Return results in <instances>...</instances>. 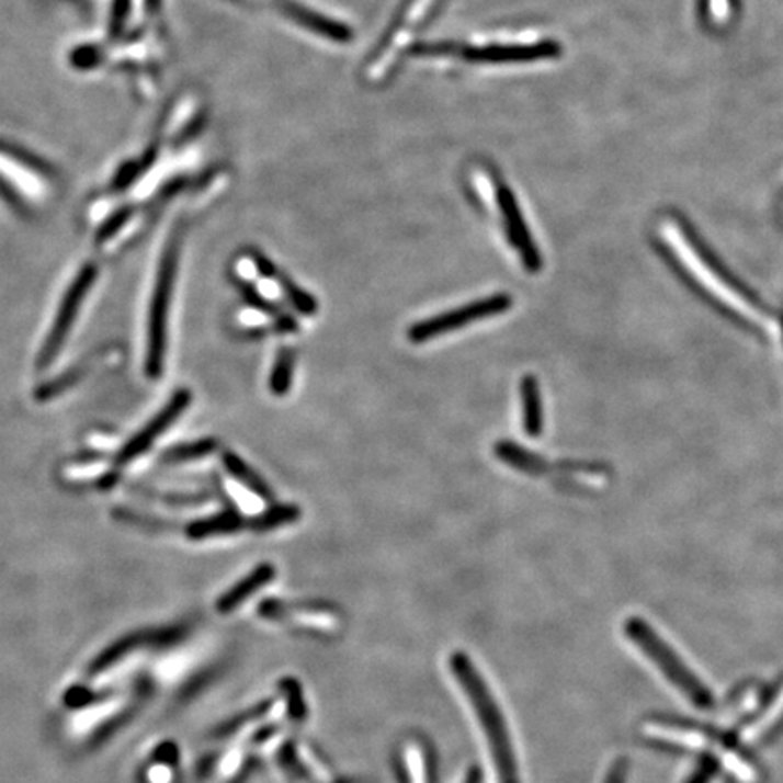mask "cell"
<instances>
[{
	"label": "cell",
	"mask_w": 783,
	"mask_h": 783,
	"mask_svg": "<svg viewBox=\"0 0 783 783\" xmlns=\"http://www.w3.org/2000/svg\"><path fill=\"white\" fill-rule=\"evenodd\" d=\"M658 236L669 254L677 261V265L688 274L691 282L695 283L696 287L711 302H715L726 313L740 319L741 324L757 329L763 336H769V338L782 336L780 334L782 327H780L779 319L758 304L757 299H752L749 294L744 293V288L738 287L731 277L724 274L715 261L710 260V257L693 240L690 230L685 229V225L680 219L673 218V216L660 219Z\"/></svg>",
	"instance_id": "1"
},
{
	"label": "cell",
	"mask_w": 783,
	"mask_h": 783,
	"mask_svg": "<svg viewBox=\"0 0 783 783\" xmlns=\"http://www.w3.org/2000/svg\"><path fill=\"white\" fill-rule=\"evenodd\" d=\"M450 668H452L455 680L459 682L461 688L468 696L477 720L480 722L486 741L490 747L491 760L496 763L499 783H521L518 760H515V751H513L507 722L502 718L501 710H499L496 699L491 696L485 679L480 677L468 655L463 651L452 655Z\"/></svg>",
	"instance_id": "2"
},
{
	"label": "cell",
	"mask_w": 783,
	"mask_h": 783,
	"mask_svg": "<svg viewBox=\"0 0 783 783\" xmlns=\"http://www.w3.org/2000/svg\"><path fill=\"white\" fill-rule=\"evenodd\" d=\"M413 55L424 58L465 60L474 64L532 63L543 58L557 57L559 44L548 38H512V41H490L477 46H455V44H429L416 46Z\"/></svg>",
	"instance_id": "3"
},
{
	"label": "cell",
	"mask_w": 783,
	"mask_h": 783,
	"mask_svg": "<svg viewBox=\"0 0 783 783\" xmlns=\"http://www.w3.org/2000/svg\"><path fill=\"white\" fill-rule=\"evenodd\" d=\"M470 183L474 193L485 202L488 207L496 204L502 225L507 229V236L512 241V246L518 249L527 271L537 272L543 266V258L537 247L533 243L532 235L527 229L526 222L522 218L518 200L513 196L510 188H507L501 180L491 173L485 166H474L470 169Z\"/></svg>",
	"instance_id": "4"
},
{
	"label": "cell",
	"mask_w": 783,
	"mask_h": 783,
	"mask_svg": "<svg viewBox=\"0 0 783 783\" xmlns=\"http://www.w3.org/2000/svg\"><path fill=\"white\" fill-rule=\"evenodd\" d=\"M178 258H180V235H173L163 251L162 261H160L157 285H155L151 308H149L146 372L151 379H158L163 372L166 349H168L169 305H171L174 282H177Z\"/></svg>",
	"instance_id": "5"
},
{
	"label": "cell",
	"mask_w": 783,
	"mask_h": 783,
	"mask_svg": "<svg viewBox=\"0 0 783 783\" xmlns=\"http://www.w3.org/2000/svg\"><path fill=\"white\" fill-rule=\"evenodd\" d=\"M626 633L629 640L643 649L651 662L657 663V668L674 688H679L695 704H710L711 696L704 685L700 684V680L685 668V663L674 655L673 649L669 648L643 619H629L626 622Z\"/></svg>",
	"instance_id": "6"
},
{
	"label": "cell",
	"mask_w": 783,
	"mask_h": 783,
	"mask_svg": "<svg viewBox=\"0 0 783 783\" xmlns=\"http://www.w3.org/2000/svg\"><path fill=\"white\" fill-rule=\"evenodd\" d=\"M439 2L441 0H408L399 13V19L390 27L387 38L383 41L376 55L372 57L371 64L366 66L365 79L368 82L376 84V82L387 79L392 69L396 68V64L399 63L402 52L410 44L413 33L418 32L413 27L421 26L429 21L432 16L430 13L438 8Z\"/></svg>",
	"instance_id": "7"
},
{
	"label": "cell",
	"mask_w": 783,
	"mask_h": 783,
	"mask_svg": "<svg viewBox=\"0 0 783 783\" xmlns=\"http://www.w3.org/2000/svg\"><path fill=\"white\" fill-rule=\"evenodd\" d=\"M97 274H99L97 265L88 263V265L82 266V271L75 277V282L71 283V287L68 288V293L64 296L63 305L58 308L57 318L53 321L49 336H47L46 343H44L41 355H38V368H47L55 361V358L60 354L64 343L68 340L69 330L73 327L77 316H79L82 302H84L89 291L93 287Z\"/></svg>",
	"instance_id": "8"
},
{
	"label": "cell",
	"mask_w": 783,
	"mask_h": 783,
	"mask_svg": "<svg viewBox=\"0 0 783 783\" xmlns=\"http://www.w3.org/2000/svg\"><path fill=\"white\" fill-rule=\"evenodd\" d=\"M510 307H512V296L496 294V296H488L485 299H477V302L466 305V307L455 308L450 313L427 319L423 324L413 325L408 336H410V340L413 343H424V341L434 340L439 336L461 329L466 325L476 324L480 319L507 313Z\"/></svg>",
	"instance_id": "9"
},
{
	"label": "cell",
	"mask_w": 783,
	"mask_h": 783,
	"mask_svg": "<svg viewBox=\"0 0 783 783\" xmlns=\"http://www.w3.org/2000/svg\"><path fill=\"white\" fill-rule=\"evenodd\" d=\"M191 399H193L191 392L178 390L177 394L169 399L168 405L162 408V412H158L157 416L149 421V424H146V427L121 450V454H118V465H127L130 461H135L136 457H140L141 454H146L147 450L151 449L152 443H155L171 424L177 423V419L188 410L189 405H191Z\"/></svg>",
	"instance_id": "10"
},
{
	"label": "cell",
	"mask_w": 783,
	"mask_h": 783,
	"mask_svg": "<svg viewBox=\"0 0 783 783\" xmlns=\"http://www.w3.org/2000/svg\"><path fill=\"white\" fill-rule=\"evenodd\" d=\"M265 621L276 622L280 626L302 627V629H316L329 632L336 624L332 611L321 610L307 604H291L285 601H265L258 610Z\"/></svg>",
	"instance_id": "11"
},
{
	"label": "cell",
	"mask_w": 783,
	"mask_h": 783,
	"mask_svg": "<svg viewBox=\"0 0 783 783\" xmlns=\"http://www.w3.org/2000/svg\"><path fill=\"white\" fill-rule=\"evenodd\" d=\"M272 4L276 5L283 15L293 19L296 24L307 27L308 32L316 33L319 37L329 38V41H336V43H347L352 38V32L345 24L327 19L321 13L308 10V8L294 2V0H272Z\"/></svg>",
	"instance_id": "12"
},
{
	"label": "cell",
	"mask_w": 783,
	"mask_h": 783,
	"mask_svg": "<svg viewBox=\"0 0 783 783\" xmlns=\"http://www.w3.org/2000/svg\"><path fill=\"white\" fill-rule=\"evenodd\" d=\"M276 575V569L271 565H260L257 569H252L251 574L243 577L238 585L232 586L230 590L225 591L224 595L219 597L216 602V611L229 615L232 611L251 599L252 593H257L261 588H265Z\"/></svg>",
	"instance_id": "13"
},
{
	"label": "cell",
	"mask_w": 783,
	"mask_h": 783,
	"mask_svg": "<svg viewBox=\"0 0 783 783\" xmlns=\"http://www.w3.org/2000/svg\"><path fill=\"white\" fill-rule=\"evenodd\" d=\"M249 526V521L241 518L236 510H224L215 513L211 518L198 519L188 526V537L193 541L215 537V535H229V533L240 532L241 527Z\"/></svg>",
	"instance_id": "14"
},
{
	"label": "cell",
	"mask_w": 783,
	"mask_h": 783,
	"mask_svg": "<svg viewBox=\"0 0 783 783\" xmlns=\"http://www.w3.org/2000/svg\"><path fill=\"white\" fill-rule=\"evenodd\" d=\"M522 410H524V430L530 438H538L543 432V399L538 382L526 376L521 382Z\"/></svg>",
	"instance_id": "15"
},
{
	"label": "cell",
	"mask_w": 783,
	"mask_h": 783,
	"mask_svg": "<svg viewBox=\"0 0 783 783\" xmlns=\"http://www.w3.org/2000/svg\"><path fill=\"white\" fill-rule=\"evenodd\" d=\"M496 454L497 457L504 461L507 465L513 466V468H518V470L524 472V474L541 476L544 472L552 470L543 457L527 452L526 449H521L518 444L508 443V441H502V443L497 444Z\"/></svg>",
	"instance_id": "16"
},
{
	"label": "cell",
	"mask_w": 783,
	"mask_h": 783,
	"mask_svg": "<svg viewBox=\"0 0 783 783\" xmlns=\"http://www.w3.org/2000/svg\"><path fill=\"white\" fill-rule=\"evenodd\" d=\"M225 470L229 472L230 476L235 477L240 485L246 486L247 490H251L254 496L261 497L263 501H272V491L265 480L258 476L257 472L252 470L251 466L246 465L238 455L232 452L224 454Z\"/></svg>",
	"instance_id": "17"
},
{
	"label": "cell",
	"mask_w": 783,
	"mask_h": 783,
	"mask_svg": "<svg viewBox=\"0 0 783 783\" xmlns=\"http://www.w3.org/2000/svg\"><path fill=\"white\" fill-rule=\"evenodd\" d=\"M405 765L408 768V780L412 783H434L432 758L427 747L418 740L408 741L405 746Z\"/></svg>",
	"instance_id": "18"
},
{
	"label": "cell",
	"mask_w": 783,
	"mask_h": 783,
	"mask_svg": "<svg viewBox=\"0 0 783 783\" xmlns=\"http://www.w3.org/2000/svg\"><path fill=\"white\" fill-rule=\"evenodd\" d=\"M644 733L655 740L668 741L674 746L688 747V749H702L707 744V738L699 731L691 729H680V727L663 726V724H646Z\"/></svg>",
	"instance_id": "19"
},
{
	"label": "cell",
	"mask_w": 783,
	"mask_h": 783,
	"mask_svg": "<svg viewBox=\"0 0 783 783\" xmlns=\"http://www.w3.org/2000/svg\"><path fill=\"white\" fill-rule=\"evenodd\" d=\"M0 155L10 158L11 162L19 163L21 168L30 169L33 173H37L38 177L47 178V180L55 178V169L49 163L44 162L43 158L33 155L32 151H27L24 147L2 140V138H0Z\"/></svg>",
	"instance_id": "20"
},
{
	"label": "cell",
	"mask_w": 783,
	"mask_h": 783,
	"mask_svg": "<svg viewBox=\"0 0 783 783\" xmlns=\"http://www.w3.org/2000/svg\"><path fill=\"white\" fill-rule=\"evenodd\" d=\"M299 518H302V512H299L298 507H294V504H276V507H271L265 512L257 515V518L251 519L249 527L254 532H271L276 527L285 526V524H293Z\"/></svg>",
	"instance_id": "21"
},
{
	"label": "cell",
	"mask_w": 783,
	"mask_h": 783,
	"mask_svg": "<svg viewBox=\"0 0 783 783\" xmlns=\"http://www.w3.org/2000/svg\"><path fill=\"white\" fill-rule=\"evenodd\" d=\"M293 374L294 352L288 349V347H283V349L277 352L276 361H274V366H272L271 382H269V387H271V392L274 396H287L288 390L293 387Z\"/></svg>",
	"instance_id": "22"
},
{
	"label": "cell",
	"mask_w": 783,
	"mask_h": 783,
	"mask_svg": "<svg viewBox=\"0 0 783 783\" xmlns=\"http://www.w3.org/2000/svg\"><path fill=\"white\" fill-rule=\"evenodd\" d=\"M216 446L218 444H216L215 439H198L193 443L178 444V446L169 449L163 454V461L168 465H178V463H185V461L202 459V457L213 454Z\"/></svg>",
	"instance_id": "23"
},
{
	"label": "cell",
	"mask_w": 783,
	"mask_h": 783,
	"mask_svg": "<svg viewBox=\"0 0 783 783\" xmlns=\"http://www.w3.org/2000/svg\"><path fill=\"white\" fill-rule=\"evenodd\" d=\"M783 716V688L780 690L779 695H776V699L771 702V705H769L768 711L763 713L760 718H758L754 724H751V726L746 727L744 731H741V741L744 744H752V741H757L758 738L762 737V735H765V733L771 729V727L776 724V722L780 720Z\"/></svg>",
	"instance_id": "24"
},
{
	"label": "cell",
	"mask_w": 783,
	"mask_h": 783,
	"mask_svg": "<svg viewBox=\"0 0 783 783\" xmlns=\"http://www.w3.org/2000/svg\"><path fill=\"white\" fill-rule=\"evenodd\" d=\"M274 280H277L283 293L287 294V298L291 299V304H293V307L296 308L298 313L304 314V316H313V314L318 313V302L314 299V296L305 293L304 288H299L291 277L277 272Z\"/></svg>",
	"instance_id": "25"
},
{
	"label": "cell",
	"mask_w": 783,
	"mask_h": 783,
	"mask_svg": "<svg viewBox=\"0 0 783 783\" xmlns=\"http://www.w3.org/2000/svg\"><path fill=\"white\" fill-rule=\"evenodd\" d=\"M177 776V751L169 749L168 752L162 751L160 762H155L149 765L146 771L147 783H171Z\"/></svg>",
	"instance_id": "26"
},
{
	"label": "cell",
	"mask_w": 783,
	"mask_h": 783,
	"mask_svg": "<svg viewBox=\"0 0 783 783\" xmlns=\"http://www.w3.org/2000/svg\"><path fill=\"white\" fill-rule=\"evenodd\" d=\"M130 215H133L130 207H122V209L113 213L110 218L105 219L104 224L100 225L99 232H97V243H104V241L111 240L127 224Z\"/></svg>",
	"instance_id": "27"
},
{
	"label": "cell",
	"mask_w": 783,
	"mask_h": 783,
	"mask_svg": "<svg viewBox=\"0 0 783 783\" xmlns=\"http://www.w3.org/2000/svg\"><path fill=\"white\" fill-rule=\"evenodd\" d=\"M130 0H113L110 15V37H121V33L126 27L127 19H129Z\"/></svg>",
	"instance_id": "28"
},
{
	"label": "cell",
	"mask_w": 783,
	"mask_h": 783,
	"mask_svg": "<svg viewBox=\"0 0 783 783\" xmlns=\"http://www.w3.org/2000/svg\"><path fill=\"white\" fill-rule=\"evenodd\" d=\"M0 198L4 200L11 209L21 213V215H27L26 202L22 198V194L2 174H0Z\"/></svg>",
	"instance_id": "29"
},
{
	"label": "cell",
	"mask_w": 783,
	"mask_h": 783,
	"mask_svg": "<svg viewBox=\"0 0 783 783\" xmlns=\"http://www.w3.org/2000/svg\"><path fill=\"white\" fill-rule=\"evenodd\" d=\"M100 55H102V53H100L99 47H79V49H75V52L71 53V64H73L75 68L91 69L100 63Z\"/></svg>",
	"instance_id": "30"
},
{
	"label": "cell",
	"mask_w": 783,
	"mask_h": 783,
	"mask_svg": "<svg viewBox=\"0 0 783 783\" xmlns=\"http://www.w3.org/2000/svg\"><path fill=\"white\" fill-rule=\"evenodd\" d=\"M241 293H243V298L247 299V304L252 305V307L258 308V310H263V313L277 314L276 305H272L269 299L263 298L257 288L252 287L251 283H243L241 285Z\"/></svg>",
	"instance_id": "31"
},
{
	"label": "cell",
	"mask_w": 783,
	"mask_h": 783,
	"mask_svg": "<svg viewBox=\"0 0 783 783\" xmlns=\"http://www.w3.org/2000/svg\"><path fill=\"white\" fill-rule=\"evenodd\" d=\"M252 261L257 265L258 272H260L263 277H276L277 269L272 265V261L266 260L260 252L252 251Z\"/></svg>",
	"instance_id": "32"
},
{
	"label": "cell",
	"mask_w": 783,
	"mask_h": 783,
	"mask_svg": "<svg viewBox=\"0 0 783 783\" xmlns=\"http://www.w3.org/2000/svg\"><path fill=\"white\" fill-rule=\"evenodd\" d=\"M710 15L715 22H724L729 15V0H710Z\"/></svg>",
	"instance_id": "33"
},
{
	"label": "cell",
	"mask_w": 783,
	"mask_h": 783,
	"mask_svg": "<svg viewBox=\"0 0 783 783\" xmlns=\"http://www.w3.org/2000/svg\"><path fill=\"white\" fill-rule=\"evenodd\" d=\"M627 774V760H619V762L611 768L610 774H608V783H624L626 782Z\"/></svg>",
	"instance_id": "34"
},
{
	"label": "cell",
	"mask_w": 783,
	"mask_h": 783,
	"mask_svg": "<svg viewBox=\"0 0 783 783\" xmlns=\"http://www.w3.org/2000/svg\"><path fill=\"white\" fill-rule=\"evenodd\" d=\"M276 329L282 330V332H294V330L298 329V324H296V319L291 318L287 314H280L276 319Z\"/></svg>",
	"instance_id": "35"
},
{
	"label": "cell",
	"mask_w": 783,
	"mask_h": 783,
	"mask_svg": "<svg viewBox=\"0 0 783 783\" xmlns=\"http://www.w3.org/2000/svg\"><path fill=\"white\" fill-rule=\"evenodd\" d=\"M465 783H483V773L479 768H472L466 774Z\"/></svg>",
	"instance_id": "36"
}]
</instances>
